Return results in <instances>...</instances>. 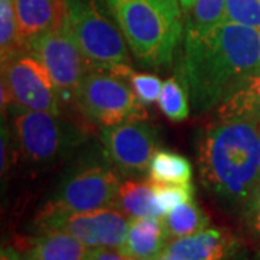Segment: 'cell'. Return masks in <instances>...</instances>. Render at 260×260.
I'll use <instances>...</instances> for the list:
<instances>
[{
  "label": "cell",
  "instance_id": "11",
  "mask_svg": "<svg viewBox=\"0 0 260 260\" xmlns=\"http://www.w3.org/2000/svg\"><path fill=\"white\" fill-rule=\"evenodd\" d=\"M129 217L113 207L84 213L38 215L35 220L39 232L61 230L71 234L88 249H120L129 232Z\"/></svg>",
  "mask_w": 260,
  "mask_h": 260
},
{
  "label": "cell",
  "instance_id": "3",
  "mask_svg": "<svg viewBox=\"0 0 260 260\" xmlns=\"http://www.w3.org/2000/svg\"><path fill=\"white\" fill-rule=\"evenodd\" d=\"M103 3L140 65L158 70L172 64L185 29L179 0H103Z\"/></svg>",
  "mask_w": 260,
  "mask_h": 260
},
{
  "label": "cell",
  "instance_id": "7",
  "mask_svg": "<svg viewBox=\"0 0 260 260\" xmlns=\"http://www.w3.org/2000/svg\"><path fill=\"white\" fill-rule=\"evenodd\" d=\"M74 106L84 120L97 127L146 117L145 104L126 78L99 70L90 71L84 78Z\"/></svg>",
  "mask_w": 260,
  "mask_h": 260
},
{
  "label": "cell",
  "instance_id": "10",
  "mask_svg": "<svg viewBox=\"0 0 260 260\" xmlns=\"http://www.w3.org/2000/svg\"><path fill=\"white\" fill-rule=\"evenodd\" d=\"M99 136L106 158L124 177L145 174L159 150L158 133L145 119L104 126Z\"/></svg>",
  "mask_w": 260,
  "mask_h": 260
},
{
  "label": "cell",
  "instance_id": "6",
  "mask_svg": "<svg viewBox=\"0 0 260 260\" xmlns=\"http://www.w3.org/2000/svg\"><path fill=\"white\" fill-rule=\"evenodd\" d=\"M67 22L93 70L129 80L135 71L126 39L103 0H65Z\"/></svg>",
  "mask_w": 260,
  "mask_h": 260
},
{
  "label": "cell",
  "instance_id": "8",
  "mask_svg": "<svg viewBox=\"0 0 260 260\" xmlns=\"http://www.w3.org/2000/svg\"><path fill=\"white\" fill-rule=\"evenodd\" d=\"M28 51L47 68L62 103L74 104L80 85L93 68L78 47L68 22L37 38Z\"/></svg>",
  "mask_w": 260,
  "mask_h": 260
},
{
  "label": "cell",
  "instance_id": "5",
  "mask_svg": "<svg viewBox=\"0 0 260 260\" xmlns=\"http://www.w3.org/2000/svg\"><path fill=\"white\" fill-rule=\"evenodd\" d=\"M119 175L106 158L102 146L91 148L68 167L52 197L38 215L114 208L121 184Z\"/></svg>",
  "mask_w": 260,
  "mask_h": 260
},
{
  "label": "cell",
  "instance_id": "23",
  "mask_svg": "<svg viewBox=\"0 0 260 260\" xmlns=\"http://www.w3.org/2000/svg\"><path fill=\"white\" fill-rule=\"evenodd\" d=\"M155 201L162 215L169 213L178 205L194 200L192 184H159L152 182Z\"/></svg>",
  "mask_w": 260,
  "mask_h": 260
},
{
  "label": "cell",
  "instance_id": "4",
  "mask_svg": "<svg viewBox=\"0 0 260 260\" xmlns=\"http://www.w3.org/2000/svg\"><path fill=\"white\" fill-rule=\"evenodd\" d=\"M12 132L19 158L29 168H51L71 158L90 139V130L61 114L13 107Z\"/></svg>",
  "mask_w": 260,
  "mask_h": 260
},
{
  "label": "cell",
  "instance_id": "25",
  "mask_svg": "<svg viewBox=\"0 0 260 260\" xmlns=\"http://www.w3.org/2000/svg\"><path fill=\"white\" fill-rule=\"evenodd\" d=\"M129 83L138 99L145 106L158 102L164 84L159 77L148 73H133L129 77Z\"/></svg>",
  "mask_w": 260,
  "mask_h": 260
},
{
  "label": "cell",
  "instance_id": "2",
  "mask_svg": "<svg viewBox=\"0 0 260 260\" xmlns=\"http://www.w3.org/2000/svg\"><path fill=\"white\" fill-rule=\"evenodd\" d=\"M200 181L227 211L242 214L260 179V124L217 120L197 139Z\"/></svg>",
  "mask_w": 260,
  "mask_h": 260
},
{
  "label": "cell",
  "instance_id": "13",
  "mask_svg": "<svg viewBox=\"0 0 260 260\" xmlns=\"http://www.w3.org/2000/svg\"><path fill=\"white\" fill-rule=\"evenodd\" d=\"M19 35L23 48L37 38L59 28L67 20L65 0H13Z\"/></svg>",
  "mask_w": 260,
  "mask_h": 260
},
{
  "label": "cell",
  "instance_id": "1",
  "mask_svg": "<svg viewBox=\"0 0 260 260\" xmlns=\"http://www.w3.org/2000/svg\"><path fill=\"white\" fill-rule=\"evenodd\" d=\"M181 80L195 113L217 109L260 71V28L223 22L204 37H184Z\"/></svg>",
  "mask_w": 260,
  "mask_h": 260
},
{
  "label": "cell",
  "instance_id": "14",
  "mask_svg": "<svg viewBox=\"0 0 260 260\" xmlns=\"http://www.w3.org/2000/svg\"><path fill=\"white\" fill-rule=\"evenodd\" d=\"M167 243L162 218H133L130 220L126 240L119 250L133 260H152L162 254Z\"/></svg>",
  "mask_w": 260,
  "mask_h": 260
},
{
  "label": "cell",
  "instance_id": "12",
  "mask_svg": "<svg viewBox=\"0 0 260 260\" xmlns=\"http://www.w3.org/2000/svg\"><path fill=\"white\" fill-rule=\"evenodd\" d=\"M239 247V239L230 230L205 229L186 237L168 240L162 254L174 260H229Z\"/></svg>",
  "mask_w": 260,
  "mask_h": 260
},
{
  "label": "cell",
  "instance_id": "22",
  "mask_svg": "<svg viewBox=\"0 0 260 260\" xmlns=\"http://www.w3.org/2000/svg\"><path fill=\"white\" fill-rule=\"evenodd\" d=\"M26 49L22 45L19 35L18 20L13 0H0V58L2 64Z\"/></svg>",
  "mask_w": 260,
  "mask_h": 260
},
{
  "label": "cell",
  "instance_id": "29",
  "mask_svg": "<svg viewBox=\"0 0 260 260\" xmlns=\"http://www.w3.org/2000/svg\"><path fill=\"white\" fill-rule=\"evenodd\" d=\"M179 2H181V6H182V9L185 10V12H188V10L191 9L195 3V0H179Z\"/></svg>",
  "mask_w": 260,
  "mask_h": 260
},
{
  "label": "cell",
  "instance_id": "16",
  "mask_svg": "<svg viewBox=\"0 0 260 260\" xmlns=\"http://www.w3.org/2000/svg\"><path fill=\"white\" fill-rule=\"evenodd\" d=\"M88 247L68 233L44 230L28 242V260H85Z\"/></svg>",
  "mask_w": 260,
  "mask_h": 260
},
{
  "label": "cell",
  "instance_id": "30",
  "mask_svg": "<svg viewBox=\"0 0 260 260\" xmlns=\"http://www.w3.org/2000/svg\"><path fill=\"white\" fill-rule=\"evenodd\" d=\"M152 260H174V259H171V257H168V256H164V254H159L158 257H155V259H152Z\"/></svg>",
  "mask_w": 260,
  "mask_h": 260
},
{
  "label": "cell",
  "instance_id": "28",
  "mask_svg": "<svg viewBox=\"0 0 260 260\" xmlns=\"http://www.w3.org/2000/svg\"><path fill=\"white\" fill-rule=\"evenodd\" d=\"M0 260H28L22 253H19L16 249L13 247H3L2 253H0Z\"/></svg>",
  "mask_w": 260,
  "mask_h": 260
},
{
  "label": "cell",
  "instance_id": "20",
  "mask_svg": "<svg viewBox=\"0 0 260 260\" xmlns=\"http://www.w3.org/2000/svg\"><path fill=\"white\" fill-rule=\"evenodd\" d=\"M227 0H195L186 12L184 37H204L224 22Z\"/></svg>",
  "mask_w": 260,
  "mask_h": 260
},
{
  "label": "cell",
  "instance_id": "19",
  "mask_svg": "<svg viewBox=\"0 0 260 260\" xmlns=\"http://www.w3.org/2000/svg\"><path fill=\"white\" fill-rule=\"evenodd\" d=\"M149 181L159 184H191V162L172 150L159 149L149 165Z\"/></svg>",
  "mask_w": 260,
  "mask_h": 260
},
{
  "label": "cell",
  "instance_id": "24",
  "mask_svg": "<svg viewBox=\"0 0 260 260\" xmlns=\"http://www.w3.org/2000/svg\"><path fill=\"white\" fill-rule=\"evenodd\" d=\"M224 22L260 28V0H227Z\"/></svg>",
  "mask_w": 260,
  "mask_h": 260
},
{
  "label": "cell",
  "instance_id": "26",
  "mask_svg": "<svg viewBox=\"0 0 260 260\" xmlns=\"http://www.w3.org/2000/svg\"><path fill=\"white\" fill-rule=\"evenodd\" d=\"M242 217L249 234L254 240L260 242V179L243 210Z\"/></svg>",
  "mask_w": 260,
  "mask_h": 260
},
{
  "label": "cell",
  "instance_id": "18",
  "mask_svg": "<svg viewBox=\"0 0 260 260\" xmlns=\"http://www.w3.org/2000/svg\"><path fill=\"white\" fill-rule=\"evenodd\" d=\"M168 240L186 237L203 232L210 224V217L194 200L178 205L160 217Z\"/></svg>",
  "mask_w": 260,
  "mask_h": 260
},
{
  "label": "cell",
  "instance_id": "27",
  "mask_svg": "<svg viewBox=\"0 0 260 260\" xmlns=\"http://www.w3.org/2000/svg\"><path fill=\"white\" fill-rule=\"evenodd\" d=\"M85 260H133L123 254L119 249H109V247H94L88 249Z\"/></svg>",
  "mask_w": 260,
  "mask_h": 260
},
{
  "label": "cell",
  "instance_id": "21",
  "mask_svg": "<svg viewBox=\"0 0 260 260\" xmlns=\"http://www.w3.org/2000/svg\"><path fill=\"white\" fill-rule=\"evenodd\" d=\"M158 104L160 112L171 121H185L189 116V94L184 81L177 77L164 81Z\"/></svg>",
  "mask_w": 260,
  "mask_h": 260
},
{
  "label": "cell",
  "instance_id": "17",
  "mask_svg": "<svg viewBox=\"0 0 260 260\" xmlns=\"http://www.w3.org/2000/svg\"><path fill=\"white\" fill-rule=\"evenodd\" d=\"M114 208L127 215L130 220L162 217L155 201V194L150 181L126 179L124 182H121L114 201Z\"/></svg>",
  "mask_w": 260,
  "mask_h": 260
},
{
  "label": "cell",
  "instance_id": "9",
  "mask_svg": "<svg viewBox=\"0 0 260 260\" xmlns=\"http://www.w3.org/2000/svg\"><path fill=\"white\" fill-rule=\"evenodd\" d=\"M2 87L12 100V109L61 114V95L47 68L29 51L2 64Z\"/></svg>",
  "mask_w": 260,
  "mask_h": 260
},
{
  "label": "cell",
  "instance_id": "15",
  "mask_svg": "<svg viewBox=\"0 0 260 260\" xmlns=\"http://www.w3.org/2000/svg\"><path fill=\"white\" fill-rule=\"evenodd\" d=\"M217 120L260 124V71L246 78L218 104Z\"/></svg>",
  "mask_w": 260,
  "mask_h": 260
}]
</instances>
